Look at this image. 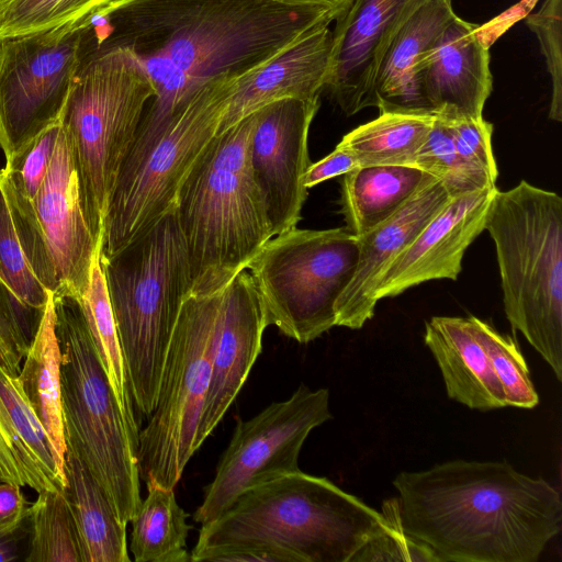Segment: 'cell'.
<instances>
[{
	"label": "cell",
	"mask_w": 562,
	"mask_h": 562,
	"mask_svg": "<svg viewBox=\"0 0 562 562\" xmlns=\"http://www.w3.org/2000/svg\"><path fill=\"white\" fill-rule=\"evenodd\" d=\"M338 13L273 0H113L86 18L82 44L128 52L156 95L132 153L143 151L175 108L220 76L239 78Z\"/></svg>",
	"instance_id": "6da1fadb"
},
{
	"label": "cell",
	"mask_w": 562,
	"mask_h": 562,
	"mask_svg": "<svg viewBox=\"0 0 562 562\" xmlns=\"http://www.w3.org/2000/svg\"><path fill=\"white\" fill-rule=\"evenodd\" d=\"M393 486L401 529L440 562H536L562 528L560 493L505 462L453 460Z\"/></svg>",
	"instance_id": "7a4b0ae2"
},
{
	"label": "cell",
	"mask_w": 562,
	"mask_h": 562,
	"mask_svg": "<svg viewBox=\"0 0 562 562\" xmlns=\"http://www.w3.org/2000/svg\"><path fill=\"white\" fill-rule=\"evenodd\" d=\"M389 524L328 479L299 470L249 488L203 524L190 559L211 562L226 551L258 549L276 562H350Z\"/></svg>",
	"instance_id": "3957f363"
},
{
	"label": "cell",
	"mask_w": 562,
	"mask_h": 562,
	"mask_svg": "<svg viewBox=\"0 0 562 562\" xmlns=\"http://www.w3.org/2000/svg\"><path fill=\"white\" fill-rule=\"evenodd\" d=\"M257 113L210 140L176 200L191 277L190 294L224 288L273 237L263 195L250 166Z\"/></svg>",
	"instance_id": "277c9868"
},
{
	"label": "cell",
	"mask_w": 562,
	"mask_h": 562,
	"mask_svg": "<svg viewBox=\"0 0 562 562\" xmlns=\"http://www.w3.org/2000/svg\"><path fill=\"white\" fill-rule=\"evenodd\" d=\"M135 407L155 408L168 346L191 291L175 209L110 257L100 256Z\"/></svg>",
	"instance_id": "5b68a950"
},
{
	"label": "cell",
	"mask_w": 562,
	"mask_h": 562,
	"mask_svg": "<svg viewBox=\"0 0 562 562\" xmlns=\"http://www.w3.org/2000/svg\"><path fill=\"white\" fill-rule=\"evenodd\" d=\"M504 311L562 381V198L520 181L495 190L485 221Z\"/></svg>",
	"instance_id": "8992f818"
},
{
	"label": "cell",
	"mask_w": 562,
	"mask_h": 562,
	"mask_svg": "<svg viewBox=\"0 0 562 562\" xmlns=\"http://www.w3.org/2000/svg\"><path fill=\"white\" fill-rule=\"evenodd\" d=\"M60 349L66 449L105 491L127 526L142 504L137 460L139 429L123 414L101 364L77 296L54 297Z\"/></svg>",
	"instance_id": "52a82bcc"
},
{
	"label": "cell",
	"mask_w": 562,
	"mask_h": 562,
	"mask_svg": "<svg viewBox=\"0 0 562 562\" xmlns=\"http://www.w3.org/2000/svg\"><path fill=\"white\" fill-rule=\"evenodd\" d=\"M155 95L146 71L128 52L81 44L61 126L72 149L85 212L98 240L102 239L120 170Z\"/></svg>",
	"instance_id": "ba28073f"
},
{
	"label": "cell",
	"mask_w": 562,
	"mask_h": 562,
	"mask_svg": "<svg viewBox=\"0 0 562 562\" xmlns=\"http://www.w3.org/2000/svg\"><path fill=\"white\" fill-rule=\"evenodd\" d=\"M237 78L204 83L167 119L145 151L125 161L103 222L100 256L110 257L176 207L181 184L215 136Z\"/></svg>",
	"instance_id": "9c48e42d"
},
{
	"label": "cell",
	"mask_w": 562,
	"mask_h": 562,
	"mask_svg": "<svg viewBox=\"0 0 562 562\" xmlns=\"http://www.w3.org/2000/svg\"><path fill=\"white\" fill-rule=\"evenodd\" d=\"M223 290L189 294L173 329L148 423L138 434L139 476L175 488L195 452L222 314Z\"/></svg>",
	"instance_id": "30bf717a"
},
{
	"label": "cell",
	"mask_w": 562,
	"mask_h": 562,
	"mask_svg": "<svg viewBox=\"0 0 562 562\" xmlns=\"http://www.w3.org/2000/svg\"><path fill=\"white\" fill-rule=\"evenodd\" d=\"M358 260L359 238L346 226L293 227L269 239L247 270L269 325L307 344L336 326L335 306Z\"/></svg>",
	"instance_id": "8fae6325"
},
{
	"label": "cell",
	"mask_w": 562,
	"mask_h": 562,
	"mask_svg": "<svg viewBox=\"0 0 562 562\" xmlns=\"http://www.w3.org/2000/svg\"><path fill=\"white\" fill-rule=\"evenodd\" d=\"M26 260L46 290L80 297L101 240L89 225L71 146L61 126L47 176L33 199L0 183Z\"/></svg>",
	"instance_id": "7c38bea8"
},
{
	"label": "cell",
	"mask_w": 562,
	"mask_h": 562,
	"mask_svg": "<svg viewBox=\"0 0 562 562\" xmlns=\"http://www.w3.org/2000/svg\"><path fill=\"white\" fill-rule=\"evenodd\" d=\"M86 16L0 42V148L5 161L61 120Z\"/></svg>",
	"instance_id": "4fadbf2b"
},
{
	"label": "cell",
	"mask_w": 562,
	"mask_h": 562,
	"mask_svg": "<svg viewBox=\"0 0 562 562\" xmlns=\"http://www.w3.org/2000/svg\"><path fill=\"white\" fill-rule=\"evenodd\" d=\"M331 417L328 390L301 384L289 398L271 403L250 419H238L194 521L210 522L249 488L299 471L308 434Z\"/></svg>",
	"instance_id": "5bb4252c"
},
{
	"label": "cell",
	"mask_w": 562,
	"mask_h": 562,
	"mask_svg": "<svg viewBox=\"0 0 562 562\" xmlns=\"http://www.w3.org/2000/svg\"><path fill=\"white\" fill-rule=\"evenodd\" d=\"M318 108L319 97L286 98L256 111L250 166L273 236L296 227L301 220L307 196L304 176L312 164L308 131Z\"/></svg>",
	"instance_id": "9a60e30c"
},
{
	"label": "cell",
	"mask_w": 562,
	"mask_h": 562,
	"mask_svg": "<svg viewBox=\"0 0 562 562\" xmlns=\"http://www.w3.org/2000/svg\"><path fill=\"white\" fill-rule=\"evenodd\" d=\"M428 0H351L336 18L325 89L348 116L368 108L371 81L392 37Z\"/></svg>",
	"instance_id": "2e32d148"
},
{
	"label": "cell",
	"mask_w": 562,
	"mask_h": 562,
	"mask_svg": "<svg viewBox=\"0 0 562 562\" xmlns=\"http://www.w3.org/2000/svg\"><path fill=\"white\" fill-rule=\"evenodd\" d=\"M496 189L487 187L452 198L384 271L376 300L397 296L430 280H457L465 250L485 229Z\"/></svg>",
	"instance_id": "e0dca14e"
},
{
	"label": "cell",
	"mask_w": 562,
	"mask_h": 562,
	"mask_svg": "<svg viewBox=\"0 0 562 562\" xmlns=\"http://www.w3.org/2000/svg\"><path fill=\"white\" fill-rule=\"evenodd\" d=\"M222 290V322L198 425L195 451L216 428L241 390L261 352L262 335L269 326L247 269L236 274Z\"/></svg>",
	"instance_id": "ac0fdd59"
},
{
	"label": "cell",
	"mask_w": 562,
	"mask_h": 562,
	"mask_svg": "<svg viewBox=\"0 0 562 562\" xmlns=\"http://www.w3.org/2000/svg\"><path fill=\"white\" fill-rule=\"evenodd\" d=\"M490 45L477 24L458 15L446 26L418 66V81L434 116L483 119L493 89Z\"/></svg>",
	"instance_id": "d6986e66"
},
{
	"label": "cell",
	"mask_w": 562,
	"mask_h": 562,
	"mask_svg": "<svg viewBox=\"0 0 562 562\" xmlns=\"http://www.w3.org/2000/svg\"><path fill=\"white\" fill-rule=\"evenodd\" d=\"M451 199L443 183L436 179L385 222L358 237V266L336 303V326L359 329L372 318L379 302L375 291L382 274Z\"/></svg>",
	"instance_id": "ffe728a7"
},
{
	"label": "cell",
	"mask_w": 562,
	"mask_h": 562,
	"mask_svg": "<svg viewBox=\"0 0 562 562\" xmlns=\"http://www.w3.org/2000/svg\"><path fill=\"white\" fill-rule=\"evenodd\" d=\"M328 26L315 27L237 78L216 134L274 101L318 98L330 63L333 34Z\"/></svg>",
	"instance_id": "44dd1931"
},
{
	"label": "cell",
	"mask_w": 562,
	"mask_h": 562,
	"mask_svg": "<svg viewBox=\"0 0 562 562\" xmlns=\"http://www.w3.org/2000/svg\"><path fill=\"white\" fill-rule=\"evenodd\" d=\"M456 15L451 0H428L403 23L373 75L368 108H378L380 113L432 115L422 93L418 66Z\"/></svg>",
	"instance_id": "7402d4cb"
},
{
	"label": "cell",
	"mask_w": 562,
	"mask_h": 562,
	"mask_svg": "<svg viewBox=\"0 0 562 562\" xmlns=\"http://www.w3.org/2000/svg\"><path fill=\"white\" fill-rule=\"evenodd\" d=\"M64 462L26 400L18 374L0 364V481L64 492Z\"/></svg>",
	"instance_id": "603a6c76"
},
{
	"label": "cell",
	"mask_w": 562,
	"mask_h": 562,
	"mask_svg": "<svg viewBox=\"0 0 562 562\" xmlns=\"http://www.w3.org/2000/svg\"><path fill=\"white\" fill-rule=\"evenodd\" d=\"M424 341L440 369L449 398L481 412L506 406L503 386L471 316L431 317L425 323Z\"/></svg>",
	"instance_id": "cb8c5ba5"
},
{
	"label": "cell",
	"mask_w": 562,
	"mask_h": 562,
	"mask_svg": "<svg viewBox=\"0 0 562 562\" xmlns=\"http://www.w3.org/2000/svg\"><path fill=\"white\" fill-rule=\"evenodd\" d=\"M437 178L407 165L361 166L342 175L340 206L346 227L360 237L394 215Z\"/></svg>",
	"instance_id": "d4e9b609"
},
{
	"label": "cell",
	"mask_w": 562,
	"mask_h": 562,
	"mask_svg": "<svg viewBox=\"0 0 562 562\" xmlns=\"http://www.w3.org/2000/svg\"><path fill=\"white\" fill-rule=\"evenodd\" d=\"M65 495L76 522L82 562H128L126 526L105 491L71 450L66 449Z\"/></svg>",
	"instance_id": "484cf974"
},
{
	"label": "cell",
	"mask_w": 562,
	"mask_h": 562,
	"mask_svg": "<svg viewBox=\"0 0 562 562\" xmlns=\"http://www.w3.org/2000/svg\"><path fill=\"white\" fill-rule=\"evenodd\" d=\"M18 373L23 393L49 436L58 456L65 460L60 349L55 330L53 294L45 306L35 337Z\"/></svg>",
	"instance_id": "4316f807"
},
{
	"label": "cell",
	"mask_w": 562,
	"mask_h": 562,
	"mask_svg": "<svg viewBox=\"0 0 562 562\" xmlns=\"http://www.w3.org/2000/svg\"><path fill=\"white\" fill-rule=\"evenodd\" d=\"M147 496L132 518L130 551L136 562H188V513L173 488L146 483Z\"/></svg>",
	"instance_id": "83f0119b"
},
{
	"label": "cell",
	"mask_w": 562,
	"mask_h": 562,
	"mask_svg": "<svg viewBox=\"0 0 562 562\" xmlns=\"http://www.w3.org/2000/svg\"><path fill=\"white\" fill-rule=\"evenodd\" d=\"M434 119L432 115L380 113L346 134L337 146L352 154L360 167L413 166Z\"/></svg>",
	"instance_id": "f1b7e54d"
},
{
	"label": "cell",
	"mask_w": 562,
	"mask_h": 562,
	"mask_svg": "<svg viewBox=\"0 0 562 562\" xmlns=\"http://www.w3.org/2000/svg\"><path fill=\"white\" fill-rule=\"evenodd\" d=\"M78 300L119 405L127 420L138 428L130 380L100 265V250L92 263L89 286Z\"/></svg>",
	"instance_id": "f546056e"
},
{
	"label": "cell",
	"mask_w": 562,
	"mask_h": 562,
	"mask_svg": "<svg viewBox=\"0 0 562 562\" xmlns=\"http://www.w3.org/2000/svg\"><path fill=\"white\" fill-rule=\"evenodd\" d=\"M25 562H82L74 515L65 492L42 491L27 508Z\"/></svg>",
	"instance_id": "4dcf8cb0"
},
{
	"label": "cell",
	"mask_w": 562,
	"mask_h": 562,
	"mask_svg": "<svg viewBox=\"0 0 562 562\" xmlns=\"http://www.w3.org/2000/svg\"><path fill=\"white\" fill-rule=\"evenodd\" d=\"M113 0H0V42L63 25Z\"/></svg>",
	"instance_id": "1f68e13d"
},
{
	"label": "cell",
	"mask_w": 562,
	"mask_h": 562,
	"mask_svg": "<svg viewBox=\"0 0 562 562\" xmlns=\"http://www.w3.org/2000/svg\"><path fill=\"white\" fill-rule=\"evenodd\" d=\"M475 333L485 348L504 393L506 406L532 408L539 395L531 381L528 366L516 341L498 333L491 324L472 316Z\"/></svg>",
	"instance_id": "d6a6232c"
},
{
	"label": "cell",
	"mask_w": 562,
	"mask_h": 562,
	"mask_svg": "<svg viewBox=\"0 0 562 562\" xmlns=\"http://www.w3.org/2000/svg\"><path fill=\"white\" fill-rule=\"evenodd\" d=\"M414 167L439 179L451 198L495 187L475 176L459 157L447 123L435 116L431 128L416 154Z\"/></svg>",
	"instance_id": "836d02e7"
},
{
	"label": "cell",
	"mask_w": 562,
	"mask_h": 562,
	"mask_svg": "<svg viewBox=\"0 0 562 562\" xmlns=\"http://www.w3.org/2000/svg\"><path fill=\"white\" fill-rule=\"evenodd\" d=\"M0 277L29 310L43 315L50 292L32 271L0 189Z\"/></svg>",
	"instance_id": "e575fe53"
},
{
	"label": "cell",
	"mask_w": 562,
	"mask_h": 562,
	"mask_svg": "<svg viewBox=\"0 0 562 562\" xmlns=\"http://www.w3.org/2000/svg\"><path fill=\"white\" fill-rule=\"evenodd\" d=\"M382 513L387 517L389 526L370 538L350 562H440L429 547L401 529L396 497L384 501Z\"/></svg>",
	"instance_id": "d590c367"
},
{
	"label": "cell",
	"mask_w": 562,
	"mask_h": 562,
	"mask_svg": "<svg viewBox=\"0 0 562 562\" xmlns=\"http://www.w3.org/2000/svg\"><path fill=\"white\" fill-rule=\"evenodd\" d=\"M42 316L21 304L0 277V364L11 373H19Z\"/></svg>",
	"instance_id": "8d00e7d4"
},
{
	"label": "cell",
	"mask_w": 562,
	"mask_h": 562,
	"mask_svg": "<svg viewBox=\"0 0 562 562\" xmlns=\"http://www.w3.org/2000/svg\"><path fill=\"white\" fill-rule=\"evenodd\" d=\"M60 130L61 120L5 161L0 170V183L8 184L26 199H33L49 170Z\"/></svg>",
	"instance_id": "74e56055"
},
{
	"label": "cell",
	"mask_w": 562,
	"mask_h": 562,
	"mask_svg": "<svg viewBox=\"0 0 562 562\" xmlns=\"http://www.w3.org/2000/svg\"><path fill=\"white\" fill-rule=\"evenodd\" d=\"M527 26L536 34L551 77L552 93L549 117L562 121V0H544L537 12L526 16Z\"/></svg>",
	"instance_id": "f35d334b"
},
{
	"label": "cell",
	"mask_w": 562,
	"mask_h": 562,
	"mask_svg": "<svg viewBox=\"0 0 562 562\" xmlns=\"http://www.w3.org/2000/svg\"><path fill=\"white\" fill-rule=\"evenodd\" d=\"M440 119L447 123L457 153L468 169L487 184L495 186L498 172L492 147L493 125L484 117Z\"/></svg>",
	"instance_id": "ab89813d"
},
{
	"label": "cell",
	"mask_w": 562,
	"mask_h": 562,
	"mask_svg": "<svg viewBox=\"0 0 562 562\" xmlns=\"http://www.w3.org/2000/svg\"><path fill=\"white\" fill-rule=\"evenodd\" d=\"M357 167L360 166L355 156L336 146L326 157L310 165L304 176V186L310 189L321 182L342 176Z\"/></svg>",
	"instance_id": "60d3db41"
},
{
	"label": "cell",
	"mask_w": 562,
	"mask_h": 562,
	"mask_svg": "<svg viewBox=\"0 0 562 562\" xmlns=\"http://www.w3.org/2000/svg\"><path fill=\"white\" fill-rule=\"evenodd\" d=\"M27 508L20 485L0 481V528L20 526L27 515Z\"/></svg>",
	"instance_id": "b9f144b4"
},
{
	"label": "cell",
	"mask_w": 562,
	"mask_h": 562,
	"mask_svg": "<svg viewBox=\"0 0 562 562\" xmlns=\"http://www.w3.org/2000/svg\"><path fill=\"white\" fill-rule=\"evenodd\" d=\"M30 542L27 515L14 528H0V562L25 561Z\"/></svg>",
	"instance_id": "7bdbcfd3"
},
{
	"label": "cell",
	"mask_w": 562,
	"mask_h": 562,
	"mask_svg": "<svg viewBox=\"0 0 562 562\" xmlns=\"http://www.w3.org/2000/svg\"><path fill=\"white\" fill-rule=\"evenodd\" d=\"M292 4L319 5L334 10L338 14L349 4L351 0H273Z\"/></svg>",
	"instance_id": "ee69618b"
}]
</instances>
